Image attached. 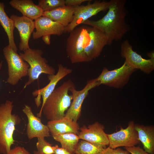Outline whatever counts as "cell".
<instances>
[{
  "instance_id": "e0dca14e",
  "label": "cell",
  "mask_w": 154,
  "mask_h": 154,
  "mask_svg": "<svg viewBox=\"0 0 154 154\" xmlns=\"http://www.w3.org/2000/svg\"><path fill=\"white\" fill-rule=\"evenodd\" d=\"M47 125L52 136L68 133L78 135L80 129L77 122L65 116L58 120L49 121Z\"/></svg>"
},
{
  "instance_id": "1f68e13d",
  "label": "cell",
  "mask_w": 154,
  "mask_h": 154,
  "mask_svg": "<svg viewBox=\"0 0 154 154\" xmlns=\"http://www.w3.org/2000/svg\"><path fill=\"white\" fill-rule=\"evenodd\" d=\"M33 154H40L37 151H34L33 152Z\"/></svg>"
},
{
  "instance_id": "2e32d148",
  "label": "cell",
  "mask_w": 154,
  "mask_h": 154,
  "mask_svg": "<svg viewBox=\"0 0 154 154\" xmlns=\"http://www.w3.org/2000/svg\"><path fill=\"white\" fill-rule=\"evenodd\" d=\"M34 21L36 31L33 33L34 39L46 35L60 36L65 32L63 25L46 17L42 16Z\"/></svg>"
},
{
  "instance_id": "603a6c76",
  "label": "cell",
  "mask_w": 154,
  "mask_h": 154,
  "mask_svg": "<svg viewBox=\"0 0 154 154\" xmlns=\"http://www.w3.org/2000/svg\"><path fill=\"white\" fill-rule=\"evenodd\" d=\"M106 146L82 140L79 141L74 153V154H101Z\"/></svg>"
},
{
  "instance_id": "4dcf8cb0",
  "label": "cell",
  "mask_w": 154,
  "mask_h": 154,
  "mask_svg": "<svg viewBox=\"0 0 154 154\" xmlns=\"http://www.w3.org/2000/svg\"><path fill=\"white\" fill-rule=\"evenodd\" d=\"M42 39L45 44L49 45L50 44V35H46L42 37Z\"/></svg>"
},
{
  "instance_id": "4316f807",
  "label": "cell",
  "mask_w": 154,
  "mask_h": 154,
  "mask_svg": "<svg viewBox=\"0 0 154 154\" xmlns=\"http://www.w3.org/2000/svg\"><path fill=\"white\" fill-rule=\"evenodd\" d=\"M125 149L131 154H150L146 152L139 146L125 147Z\"/></svg>"
},
{
  "instance_id": "d6a6232c",
  "label": "cell",
  "mask_w": 154,
  "mask_h": 154,
  "mask_svg": "<svg viewBox=\"0 0 154 154\" xmlns=\"http://www.w3.org/2000/svg\"><path fill=\"white\" fill-rule=\"evenodd\" d=\"M2 65H3V61H1L0 62V70L1 68Z\"/></svg>"
},
{
  "instance_id": "7402d4cb",
  "label": "cell",
  "mask_w": 154,
  "mask_h": 154,
  "mask_svg": "<svg viewBox=\"0 0 154 154\" xmlns=\"http://www.w3.org/2000/svg\"><path fill=\"white\" fill-rule=\"evenodd\" d=\"M52 137L54 139L60 143L62 147L73 153H74L80 139L78 135L73 133H64Z\"/></svg>"
},
{
  "instance_id": "5bb4252c",
  "label": "cell",
  "mask_w": 154,
  "mask_h": 154,
  "mask_svg": "<svg viewBox=\"0 0 154 154\" xmlns=\"http://www.w3.org/2000/svg\"><path fill=\"white\" fill-rule=\"evenodd\" d=\"M104 129L103 125L96 121L87 127L84 125L80 128L78 135L80 139L106 146L109 142Z\"/></svg>"
},
{
  "instance_id": "ba28073f",
  "label": "cell",
  "mask_w": 154,
  "mask_h": 154,
  "mask_svg": "<svg viewBox=\"0 0 154 154\" xmlns=\"http://www.w3.org/2000/svg\"><path fill=\"white\" fill-rule=\"evenodd\" d=\"M110 1H96L85 5L74 7V11L71 22L65 27V32L70 33L77 26L99 13L108 10Z\"/></svg>"
},
{
  "instance_id": "4fadbf2b",
  "label": "cell",
  "mask_w": 154,
  "mask_h": 154,
  "mask_svg": "<svg viewBox=\"0 0 154 154\" xmlns=\"http://www.w3.org/2000/svg\"><path fill=\"white\" fill-rule=\"evenodd\" d=\"M22 111L27 118L26 133L29 139L35 137L45 138L50 136L47 125L43 124L40 118L34 115L29 106L25 105Z\"/></svg>"
},
{
  "instance_id": "ffe728a7",
  "label": "cell",
  "mask_w": 154,
  "mask_h": 154,
  "mask_svg": "<svg viewBox=\"0 0 154 154\" xmlns=\"http://www.w3.org/2000/svg\"><path fill=\"white\" fill-rule=\"evenodd\" d=\"M138 139L142 144L144 150L150 154L154 153V127L135 124Z\"/></svg>"
},
{
  "instance_id": "277c9868",
  "label": "cell",
  "mask_w": 154,
  "mask_h": 154,
  "mask_svg": "<svg viewBox=\"0 0 154 154\" xmlns=\"http://www.w3.org/2000/svg\"><path fill=\"white\" fill-rule=\"evenodd\" d=\"M13 102L8 100L0 105V153L2 154H7L14 144L15 126L21 121L18 115L13 114Z\"/></svg>"
},
{
  "instance_id": "cb8c5ba5",
  "label": "cell",
  "mask_w": 154,
  "mask_h": 154,
  "mask_svg": "<svg viewBox=\"0 0 154 154\" xmlns=\"http://www.w3.org/2000/svg\"><path fill=\"white\" fill-rule=\"evenodd\" d=\"M38 5L44 12L52 10L65 5L64 0H39Z\"/></svg>"
},
{
  "instance_id": "f1b7e54d",
  "label": "cell",
  "mask_w": 154,
  "mask_h": 154,
  "mask_svg": "<svg viewBox=\"0 0 154 154\" xmlns=\"http://www.w3.org/2000/svg\"><path fill=\"white\" fill-rule=\"evenodd\" d=\"M90 1L89 0H65V3L66 5L75 7L79 5L84 2Z\"/></svg>"
},
{
  "instance_id": "9c48e42d",
  "label": "cell",
  "mask_w": 154,
  "mask_h": 154,
  "mask_svg": "<svg viewBox=\"0 0 154 154\" xmlns=\"http://www.w3.org/2000/svg\"><path fill=\"white\" fill-rule=\"evenodd\" d=\"M120 53L121 56L125 59V62L137 70L139 69L149 74L154 69V57L149 59L143 58L133 50L132 46L127 40L121 43Z\"/></svg>"
},
{
  "instance_id": "44dd1931",
  "label": "cell",
  "mask_w": 154,
  "mask_h": 154,
  "mask_svg": "<svg viewBox=\"0 0 154 154\" xmlns=\"http://www.w3.org/2000/svg\"><path fill=\"white\" fill-rule=\"evenodd\" d=\"M3 3L0 2V23L8 36L9 45L15 52L18 49L15 43L14 36L15 27L13 21L7 16L5 9Z\"/></svg>"
},
{
  "instance_id": "7a4b0ae2",
  "label": "cell",
  "mask_w": 154,
  "mask_h": 154,
  "mask_svg": "<svg viewBox=\"0 0 154 154\" xmlns=\"http://www.w3.org/2000/svg\"><path fill=\"white\" fill-rule=\"evenodd\" d=\"M125 0H111L107 13L97 21L86 20L83 24L95 28L103 32L108 39V45L121 40L130 31L125 18L127 12Z\"/></svg>"
},
{
  "instance_id": "30bf717a",
  "label": "cell",
  "mask_w": 154,
  "mask_h": 154,
  "mask_svg": "<svg viewBox=\"0 0 154 154\" xmlns=\"http://www.w3.org/2000/svg\"><path fill=\"white\" fill-rule=\"evenodd\" d=\"M135 124L133 121H130L126 128L124 129L121 127L119 131L107 134L109 146L116 149L120 147H133L139 144L140 141L135 128Z\"/></svg>"
},
{
  "instance_id": "3957f363",
  "label": "cell",
  "mask_w": 154,
  "mask_h": 154,
  "mask_svg": "<svg viewBox=\"0 0 154 154\" xmlns=\"http://www.w3.org/2000/svg\"><path fill=\"white\" fill-rule=\"evenodd\" d=\"M74 87L75 86L73 82L69 80L55 89L37 114V117H40L42 113L49 121L58 120L64 117L72 100V96L69 94L68 92Z\"/></svg>"
},
{
  "instance_id": "8992f818",
  "label": "cell",
  "mask_w": 154,
  "mask_h": 154,
  "mask_svg": "<svg viewBox=\"0 0 154 154\" xmlns=\"http://www.w3.org/2000/svg\"><path fill=\"white\" fill-rule=\"evenodd\" d=\"M3 52L8 66V77L7 82L15 85L22 78L27 75L29 66L9 45L4 47Z\"/></svg>"
},
{
  "instance_id": "52a82bcc",
  "label": "cell",
  "mask_w": 154,
  "mask_h": 154,
  "mask_svg": "<svg viewBox=\"0 0 154 154\" xmlns=\"http://www.w3.org/2000/svg\"><path fill=\"white\" fill-rule=\"evenodd\" d=\"M136 70L125 61L121 66L113 70H109L104 68L96 78L100 85L119 88L128 82L132 74Z\"/></svg>"
},
{
  "instance_id": "5b68a950",
  "label": "cell",
  "mask_w": 154,
  "mask_h": 154,
  "mask_svg": "<svg viewBox=\"0 0 154 154\" xmlns=\"http://www.w3.org/2000/svg\"><path fill=\"white\" fill-rule=\"evenodd\" d=\"M20 53L19 55L29 65L28 80L24 86L23 89L38 79L42 74L48 75L55 74V69L48 63L47 60L42 56L43 51L40 49L30 48Z\"/></svg>"
},
{
  "instance_id": "f546056e",
  "label": "cell",
  "mask_w": 154,
  "mask_h": 154,
  "mask_svg": "<svg viewBox=\"0 0 154 154\" xmlns=\"http://www.w3.org/2000/svg\"><path fill=\"white\" fill-rule=\"evenodd\" d=\"M54 154H74L66 149L59 147L57 145L54 146Z\"/></svg>"
},
{
  "instance_id": "484cf974",
  "label": "cell",
  "mask_w": 154,
  "mask_h": 154,
  "mask_svg": "<svg viewBox=\"0 0 154 154\" xmlns=\"http://www.w3.org/2000/svg\"><path fill=\"white\" fill-rule=\"evenodd\" d=\"M126 150H124L120 148L113 149L109 146L106 148L101 154H129Z\"/></svg>"
},
{
  "instance_id": "7c38bea8",
  "label": "cell",
  "mask_w": 154,
  "mask_h": 154,
  "mask_svg": "<svg viewBox=\"0 0 154 154\" xmlns=\"http://www.w3.org/2000/svg\"><path fill=\"white\" fill-rule=\"evenodd\" d=\"M58 70L56 74L48 75V78L49 82L47 85L41 89L36 90L33 92V95L34 96H37L35 98V102L37 107H39L41 105V97H42V102L41 108L42 107L47 99L55 89L58 83L72 72V69L63 66L60 64L58 65Z\"/></svg>"
},
{
  "instance_id": "d4e9b609",
  "label": "cell",
  "mask_w": 154,
  "mask_h": 154,
  "mask_svg": "<svg viewBox=\"0 0 154 154\" xmlns=\"http://www.w3.org/2000/svg\"><path fill=\"white\" fill-rule=\"evenodd\" d=\"M36 146L37 151L40 154H54V146L46 140L44 138H38Z\"/></svg>"
},
{
  "instance_id": "9a60e30c",
  "label": "cell",
  "mask_w": 154,
  "mask_h": 154,
  "mask_svg": "<svg viewBox=\"0 0 154 154\" xmlns=\"http://www.w3.org/2000/svg\"><path fill=\"white\" fill-rule=\"evenodd\" d=\"M10 18L13 21L15 27L19 32L20 39L19 44L20 50L24 51L30 48L29 41L35 28V21L24 16H19L13 15Z\"/></svg>"
},
{
  "instance_id": "6da1fadb",
  "label": "cell",
  "mask_w": 154,
  "mask_h": 154,
  "mask_svg": "<svg viewBox=\"0 0 154 154\" xmlns=\"http://www.w3.org/2000/svg\"><path fill=\"white\" fill-rule=\"evenodd\" d=\"M108 45V39L103 32L93 27L82 26L70 33L66 51L72 63L88 62L98 57Z\"/></svg>"
},
{
  "instance_id": "8fae6325",
  "label": "cell",
  "mask_w": 154,
  "mask_h": 154,
  "mask_svg": "<svg viewBox=\"0 0 154 154\" xmlns=\"http://www.w3.org/2000/svg\"><path fill=\"white\" fill-rule=\"evenodd\" d=\"M100 85L95 78L88 81L84 88L81 90H76L75 87L71 88L69 91L72 93V101L65 116L77 122L81 115L83 103L88 95L89 91Z\"/></svg>"
},
{
  "instance_id": "d6986e66",
  "label": "cell",
  "mask_w": 154,
  "mask_h": 154,
  "mask_svg": "<svg viewBox=\"0 0 154 154\" xmlns=\"http://www.w3.org/2000/svg\"><path fill=\"white\" fill-rule=\"evenodd\" d=\"M74 11V7L65 5L52 10L43 12L42 16L66 27L72 21Z\"/></svg>"
},
{
  "instance_id": "83f0119b",
  "label": "cell",
  "mask_w": 154,
  "mask_h": 154,
  "mask_svg": "<svg viewBox=\"0 0 154 154\" xmlns=\"http://www.w3.org/2000/svg\"><path fill=\"white\" fill-rule=\"evenodd\" d=\"M7 154H30L24 147L18 146L11 149Z\"/></svg>"
},
{
  "instance_id": "ac0fdd59",
  "label": "cell",
  "mask_w": 154,
  "mask_h": 154,
  "mask_svg": "<svg viewBox=\"0 0 154 154\" xmlns=\"http://www.w3.org/2000/svg\"><path fill=\"white\" fill-rule=\"evenodd\" d=\"M11 6L20 12L23 16L33 20L42 16L43 11L31 0H12Z\"/></svg>"
}]
</instances>
